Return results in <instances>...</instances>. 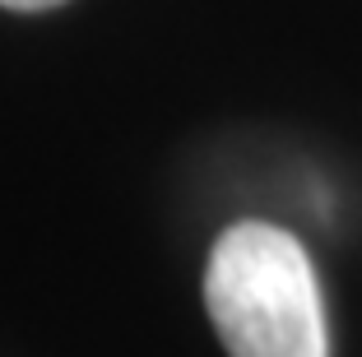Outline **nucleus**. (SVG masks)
I'll return each mask as SVG.
<instances>
[{
  "mask_svg": "<svg viewBox=\"0 0 362 357\" xmlns=\"http://www.w3.org/2000/svg\"><path fill=\"white\" fill-rule=\"evenodd\" d=\"M204 306L233 357H330L316 269L274 223H233L214 242Z\"/></svg>",
  "mask_w": 362,
  "mask_h": 357,
  "instance_id": "nucleus-1",
  "label": "nucleus"
},
{
  "mask_svg": "<svg viewBox=\"0 0 362 357\" xmlns=\"http://www.w3.org/2000/svg\"><path fill=\"white\" fill-rule=\"evenodd\" d=\"M65 0H0V10H19V14H37V10H56Z\"/></svg>",
  "mask_w": 362,
  "mask_h": 357,
  "instance_id": "nucleus-2",
  "label": "nucleus"
}]
</instances>
